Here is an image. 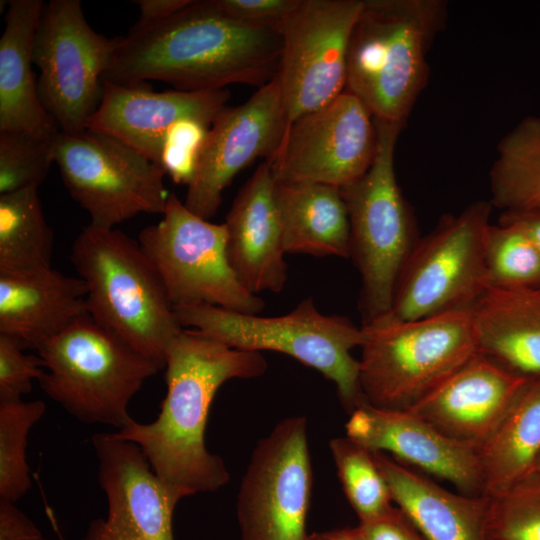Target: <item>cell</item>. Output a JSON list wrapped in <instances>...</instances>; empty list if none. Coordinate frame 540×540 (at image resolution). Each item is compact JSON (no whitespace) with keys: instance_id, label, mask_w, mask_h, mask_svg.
<instances>
[{"instance_id":"obj_1","label":"cell","mask_w":540,"mask_h":540,"mask_svg":"<svg viewBox=\"0 0 540 540\" xmlns=\"http://www.w3.org/2000/svg\"><path fill=\"white\" fill-rule=\"evenodd\" d=\"M281 23H247L214 0H192L170 18L117 37L103 81L136 85L159 80L176 90L261 87L279 71Z\"/></svg>"},{"instance_id":"obj_2","label":"cell","mask_w":540,"mask_h":540,"mask_svg":"<svg viewBox=\"0 0 540 540\" xmlns=\"http://www.w3.org/2000/svg\"><path fill=\"white\" fill-rule=\"evenodd\" d=\"M267 367L260 352L235 349L183 328L166 356L167 392L157 418L150 423L132 419L115 433L139 446L165 482L191 495L216 491L230 475L205 443L214 396L225 382L259 377Z\"/></svg>"},{"instance_id":"obj_3","label":"cell","mask_w":540,"mask_h":540,"mask_svg":"<svg viewBox=\"0 0 540 540\" xmlns=\"http://www.w3.org/2000/svg\"><path fill=\"white\" fill-rule=\"evenodd\" d=\"M70 259L86 286L88 315L164 369L183 328L139 242L116 228L89 224L75 238Z\"/></svg>"},{"instance_id":"obj_4","label":"cell","mask_w":540,"mask_h":540,"mask_svg":"<svg viewBox=\"0 0 540 540\" xmlns=\"http://www.w3.org/2000/svg\"><path fill=\"white\" fill-rule=\"evenodd\" d=\"M444 16L436 0H364L347 56L345 90L374 119L404 125L427 77L426 54Z\"/></svg>"},{"instance_id":"obj_5","label":"cell","mask_w":540,"mask_h":540,"mask_svg":"<svg viewBox=\"0 0 540 540\" xmlns=\"http://www.w3.org/2000/svg\"><path fill=\"white\" fill-rule=\"evenodd\" d=\"M361 329L360 387L378 408H411L478 353L472 307L407 321L387 313Z\"/></svg>"},{"instance_id":"obj_6","label":"cell","mask_w":540,"mask_h":540,"mask_svg":"<svg viewBox=\"0 0 540 540\" xmlns=\"http://www.w3.org/2000/svg\"><path fill=\"white\" fill-rule=\"evenodd\" d=\"M174 311L182 328L235 349L284 353L319 371L336 385L339 399L350 413L364 400L359 360L351 354L363 342L361 327L346 317L321 313L311 298L275 317L208 304L177 306Z\"/></svg>"},{"instance_id":"obj_7","label":"cell","mask_w":540,"mask_h":540,"mask_svg":"<svg viewBox=\"0 0 540 540\" xmlns=\"http://www.w3.org/2000/svg\"><path fill=\"white\" fill-rule=\"evenodd\" d=\"M43 392L85 424L118 430L133 418L128 405L160 370L149 358L85 315L37 348Z\"/></svg>"},{"instance_id":"obj_8","label":"cell","mask_w":540,"mask_h":540,"mask_svg":"<svg viewBox=\"0 0 540 540\" xmlns=\"http://www.w3.org/2000/svg\"><path fill=\"white\" fill-rule=\"evenodd\" d=\"M374 121L377 142L372 164L357 182L341 189L350 222L349 257L362 280L363 323L390 312L400 274L419 241L394 170L403 125Z\"/></svg>"},{"instance_id":"obj_9","label":"cell","mask_w":540,"mask_h":540,"mask_svg":"<svg viewBox=\"0 0 540 540\" xmlns=\"http://www.w3.org/2000/svg\"><path fill=\"white\" fill-rule=\"evenodd\" d=\"M138 242L157 270L173 307L208 304L258 314L264 301L235 275L227 256L224 223L206 220L169 195L162 219Z\"/></svg>"},{"instance_id":"obj_10","label":"cell","mask_w":540,"mask_h":540,"mask_svg":"<svg viewBox=\"0 0 540 540\" xmlns=\"http://www.w3.org/2000/svg\"><path fill=\"white\" fill-rule=\"evenodd\" d=\"M54 163L90 225L115 228L141 213L162 214L170 193L162 167L119 139L94 130L58 132Z\"/></svg>"},{"instance_id":"obj_11","label":"cell","mask_w":540,"mask_h":540,"mask_svg":"<svg viewBox=\"0 0 540 540\" xmlns=\"http://www.w3.org/2000/svg\"><path fill=\"white\" fill-rule=\"evenodd\" d=\"M490 212L491 203L478 201L419 240L388 313L407 321L473 307L488 289L484 240Z\"/></svg>"},{"instance_id":"obj_12","label":"cell","mask_w":540,"mask_h":540,"mask_svg":"<svg viewBox=\"0 0 540 540\" xmlns=\"http://www.w3.org/2000/svg\"><path fill=\"white\" fill-rule=\"evenodd\" d=\"M117 37L108 39L88 24L79 0L44 4L33 43L39 70L37 91L59 130L77 134L97 109L103 78Z\"/></svg>"},{"instance_id":"obj_13","label":"cell","mask_w":540,"mask_h":540,"mask_svg":"<svg viewBox=\"0 0 540 540\" xmlns=\"http://www.w3.org/2000/svg\"><path fill=\"white\" fill-rule=\"evenodd\" d=\"M312 479L307 419L288 417L250 457L237 496L241 540H307Z\"/></svg>"},{"instance_id":"obj_14","label":"cell","mask_w":540,"mask_h":540,"mask_svg":"<svg viewBox=\"0 0 540 540\" xmlns=\"http://www.w3.org/2000/svg\"><path fill=\"white\" fill-rule=\"evenodd\" d=\"M363 1L300 0L281 21L277 77L288 125L345 90L350 38Z\"/></svg>"},{"instance_id":"obj_15","label":"cell","mask_w":540,"mask_h":540,"mask_svg":"<svg viewBox=\"0 0 540 540\" xmlns=\"http://www.w3.org/2000/svg\"><path fill=\"white\" fill-rule=\"evenodd\" d=\"M376 142L373 116L355 95L344 90L328 104L290 123L267 162L276 182H313L342 189L368 171Z\"/></svg>"},{"instance_id":"obj_16","label":"cell","mask_w":540,"mask_h":540,"mask_svg":"<svg viewBox=\"0 0 540 540\" xmlns=\"http://www.w3.org/2000/svg\"><path fill=\"white\" fill-rule=\"evenodd\" d=\"M92 444L108 508L81 540H174L175 508L191 494L158 477L139 446L116 433H97Z\"/></svg>"},{"instance_id":"obj_17","label":"cell","mask_w":540,"mask_h":540,"mask_svg":"<svg viewBox=\"0 0 540 540\" xmlns=\"http://www.w3.org/2000/svg\"><path fill=\"white\" fill-rule=\"evenodd\" d=\"M209 129L185 206L209 220L234 177L257 158L278 149L288 126L278 77L259 87L243 104L226 106Z\"/></svg>"},{"instance_id":"obj_18","label":"cell","mask_w":540,"mask_h":540,"mask_svg":"<svg viewBox=\"0 0 540 540\" xmlns=\"http://www.w3.org/2000/svg\"><path fill=\"white\" fill-rule=\"evenodd\" d=\"M345 428L346 436L372 452H389L466 495H485L477 451L408 410L378 408L364 399L351 412Z\"/></svg>"},{"instance_id":"obj_19","label":"cell","mask_w":540,"mask_h":540,"mask_svg":"<svg viewBox=\"0 0 540 540\" xmlns=\"http://www.w3.org/2000/svg\"><path fill=\"white\" fill-rule=\"evenodd\" d=\"M229 97L226 89L155 92L145 83L103 81L101 101L86 129L111 135L159 165L164 138L176 122L193 118L211 125Z\"/></svg>"},{"instance_id":"obj_20","label":"cell","mask_w":540,"mask_h":540,"mask_svg":"<svg viewBox=\"0 0 540 540\" xmlns=\"http://www.w3.org/2000/svg\"><path fill=\"white\" fill-rule=\"evenodd\" d=\"M526 379L478 352L407 410L477 451L497 427Z\"/></svg>"},{"instance_id":"obj_21","label":"cell","mask_w":540,"mask_h":540,"mask_svg":"<svg viewBox=\"0 0 540 540\" xmlns=\"http://www.w3.org/2000/svg\"><path fill=\"white\" fill-rule=\"evenodd\" d=\"M275 183L270 164L262 162L239 190L224 222L229 263L255 295L279 293L288 276Z\"/></svg>"},{"instance_id":"obj_22","label":"cell","mask_w":540,"mask_h":540,"mask_svg":"<svg viewBox=\"0 0 540 540\" xmlns=\"http://www.w3.org/2000/svg\"><path fill=\"white\" fill-rule=\"evenodd\" d=\"M87 290L78 276L53 268L0 273V333L25 349L37 348L77 319L88 315Z\"/></svg>"},{"instance_id":"obj_23","label":"cell","mask_w":540,"mask_h":540,"mask_svg":"<svg viewBox=\"0 0 540 540\" xmlns=\"http://www.w3.org/2000/svg\"><path fill=\"white\" fill-rule=\"evenodd\" d=\"M44 7L41 0H11L0 38V131L52 138L60 132L43 107L32 70L33 43Z\"/></svg>"},{"instance_id":"obj_24","label":"cell","mask_w":540,"mask_h":540,"mask_svg":"<svg viewBox=\"0 0 540 540\" xmlns=\"http://www.w3.org/2000/svg\"><path fill=\"white\" fill-rule=\"evenodd\" d=\"M375 461L393 502L426 540H488L487 495H458L382 452Z\"/></svg>"},{"instance_id":"obj_25","label":"cell","mask_w":540,"mask_h":540,"mask_svg":"<svg viewBox=\"0 0 540 540\" xmlns=\"http://www.w3.org/2000/svg\"><path fill=\"white\" fill-rule=\"evenodd\" d=\"M472 311L479 353L517 376H540V288L489 287Z\"/></svg>"},{"instance_id":"obj_26","label":"cell","mask_w":540,"mask_h":540,"mask_svg":"<svg viewBox=\"0 0 540 540\" xmlns=\"http://www.w3.org/2000/svg\"><path fill=\"white\" fill-rule=\"evenodd\" d=\"M275 199L286 254L349 257L350 222L340 188L276 182Z\"/></svg>"},{"instance_id":"obj_27","label":"cell","mask_w":540,"mask_h":540,"mask_svg":"<svg viewBox=\"0 0 540 540\" xmlns=\"http://www.w3.org/2000/svg\"><path fill=\"white\" fill-rule=\"evenodd\" d=\"M540 454V376L527 378L505 415L478 448L485 495L530 475Z\"/></svg>"},{"instance_id":"obj_28","label":"cell","mask_w":540,"mask_h":540,"mask_svg":"<svg viewBox=\"0 0 540 540\" xmlns=\"http://www.w3.org/2000/svg\"><path fill=\"white\" fill-rule=\"evenodd\" d=\"M37 189L0 194V273L25 274L52 268L54 235Z\"/></svg>"},{"instance_id":"obj_29","label":"cell","mask_w":540,"mask_h":540,"mask_svg":"<svg viewBox=\"0 0 540 540\" xmlns=\"http://www.w3.org/2000/svg\"><path fill=\"white\" fill-rule=\"evenodd\" d=\"M492 203L504 211L540 209V116H528L500 142L491 170Z\"/></svg>"},{"instance_id":"obj_30","label":"cell","mask_w":540,"mask_h":540,"mask_svg":"<svg viewBox=\"0 0 540 540\" xmlns=\"http://www.w3.org/2000/svg\"><path fill=\"white\" fill-rule=\"evenodd\" d=\"M329 448L343 491L359 523L377 519L394 508L374 452L348 436L331 439Z\"/></svg>"},{"instance_id":"obj_31","label":"cell","mask_w":540,"mask_h":540,"mask_svg":"<svg viewBox=\"0 0 540 540\" xmlns=\"http://www.w3.org/2000/svg\"><path fill=\"white\" fill-rule=\"evenodd\" d=\"M45 411L41 400L0 403V501L16 503L31 488L28 435Z\"/></svg>"},{"instance_id":"obj_32","label":"cell","mask_w":540,"mask_h":540,"mask_svg":"<svg viewBox=\"0 0 540 540\" xmlns=\"http://www.w3.org/2000/svg\"><path fill=\"white\" fill-rule=\"evenodd\" d=\"M488 288H540V254L527 236L508 223L489 225L484 240Z\"/></svg>"},{"instance_id":"obj_33","label":"cell","mask_w":540,"mask_h":540,"mask_svg":"<svg viewBox=\"0 0 540 540\" xmlns=\"http://www.w3.org/2000/svg\"><path fill=\"white\" fill-rule=\"evenodd\" d=\"M487 497L488 540H540V476Z\"/></svg>"},{"instance_id":"obj_34","label":"cell","mask_w":540,"mask_h":540,"mask_svg":"<svg viewBox=\"0 0 540 540\" xmlns=\"http://www.w3.org/2000/svg\"><path fill=\"white\" fill-rule=\"evenodd\" d=\"M54 138L0 131V194L38 188L54 163Z\"/></svg>"},{"instance_id":"obj_35","label":"cell","mask_w":540,"mask_h":540,"mask_svg":"<svg viewBox=\"0 0 540 540\" xmlns=\"http://www.w3.org/2000/svg\"><path fill=\"white\" fill-rule=\"evenodd\" d=\"M210 126L201 120L185 118L167 132L159 165L175 183L188 186L193 181Z\"/></svg>"},{"instance_id":"obj_36","label":"cell","mask_w":540,"mask_h":540,"mask_svg":"<svg viewBox=\"0 0 540 540\" xmlns=\"http://www.w3.org/2000/svg\"><path fill=\"white\" fill-rule=\"evenodd\" d=\"M24 351L18 340L0 333V403L22 400L44 373L41 357Z\"/></svg>"},{"instance_id":"obj_37","label":"cell","mask_w":540,"mask_h":540,"mask_svg":"<svg viewBox=\"0 0 540 540\" xmlns=\"http://www.w3.org/2000/svg\"><path fill=\"white\" fill-rule=\"evenodd\" d=\"M228 16L247 23H281L300 0H214Z\"/></svg>"},{"instance_id":"obj_38","label":"cell","mask_w":540,"mask_h":540,"mask_svg":"<svg viewBox=\"0 0 540 540\" xmlns=\"http://www.w3.org/2000/svg\"><path fill=\"white\" fill-rule=\"evenodd\" d=\"M356 527L363 540H426L398 507Z\"/></svg>"},{"instance_id":"obj_39","label":"cell","mask_w":540,"mask_h":540,"mask_svg":"<svg viewBox=\"0 0 540 540\" xmlns=\"http://www.w3.org/2000/svg\"><path fill=\"white\" fill-rule=\"evenodd\" d=\"M0 540H53L42 534L15 503L0 501Z\"/></svg>"},{"instance_id":"obj_40","label":"cell","mask_w":540,"mask_h":540,"mask_svg":"<svg viewBox=\"0 0 540 540\" xmlns=\"http://www.w3.org/2000/svg\"><path fill=\"white\" fill-rule=\"evenodd\" d=\"M192 0H139L136 1L140 18L133 28H144L160 23L191 3Z\"/></svg>"},{"instance_id":"obj_41","label":"cell","mask_w":540,"mask_h":540,"mask_svg":"<svg viewBox=\"0 0 540 540\" xmlns=\"http://www.w3.org/2000/svg\"><path fill=\"white\" fill-rule=\"evenodd\" d=\"M500 222L520 229L540 254V209L504 211Z\"/></svg>"},{"instance_id":"obj_42","label":"cell","mask_w":540,"mask_h":540,"mask_svg":"<svg viewBox=\"0 0 540 540\" xmlns=\"http://www.w3.org/2000/svg\"><path fill=\"white\" fill-rule=\"evenodd\" d=\"M313 540H363L357 527H346L310 534Z\"/></svg>"},{"instance_id":"obj_43","label":"cell","mask_w":540,"mask_h":540,"mask_svg":"<svg viewBox=\"0 0 540 540\" xmlns=\"http://www.w3.org/2000/svg\"><path fill=\"white\" fill-rule=\"evenodd\" d=\"M533 474V475H537V476H540V454L534 464V467L530 473V475ZM529 476V475H528Z\"/></svg>"},{"instance_id":"obj_44","label":"cell","mask_w":540,"mask_h":540,"mask_svg":"<svg viewBox=\"0 0 540 540\" xmlns=\"http://www.w3.org/2000/svg\"><path fill=\"white\" fill-rule=\"evenodd\" d=\"M307 540H313L310 534H309V537H308Z\"/></svg>"}]
</instances>
